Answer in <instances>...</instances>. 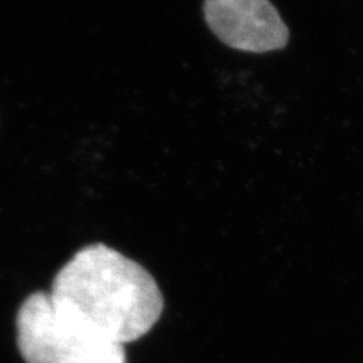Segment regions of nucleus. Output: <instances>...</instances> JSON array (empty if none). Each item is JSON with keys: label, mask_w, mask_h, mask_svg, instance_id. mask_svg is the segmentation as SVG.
Returning <instances> with one entry per match:
<instances>
[{"label": "nucleus", "mask_w": 363, "mask_h": 363, "mask_svg": "<svg viewBox=\"0 0 363 363\" xmlns=\"http://www.w3.org/2000/svg\"><path fill=\"white\" fill-rule=\"evenodd\" d=\"M16 325L26 363H128L124 345L61 311L48 292L30 294L21 303Z\"/></svg>", "instance_id": "2"}, {"label": "nucleus", "mask_w": 363, "mask_h": 363, "mask_svg": "<svg viewBox=\"0 0 363 363\" xmlns=\"http://www.w3.org/2000/svg\"><path fill=\"white\" fill-rule=\"evenodd\" d=\"M206 25L232 49L267 53L281 50L289 29L269 0H204Z\"/></svg>", "instance_id": "3"}, {"label": "nucleus", "mask_w": 363, "mask_h": 363, "mask_svg": "<svg viewBox=\"0 0 363 363\" xmlns=\"http://www.w3.org/2000/svg\"><path fill=\"white\" fill-rule=\"evenodd\" d=\"M49 295L61 311L120 345L145 336L164 311L150 272L105 244L79 250L55 276Z\"/></svg>", "instance_id": "1"}]
</instances>
